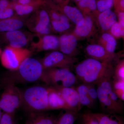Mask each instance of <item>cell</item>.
I'll return each mask as SVG.
<instances>
[{
  "label": "cell",
  "mask_w": 124,
  "mask_h": 124,
  "mask_svg": "<svg viewBox=\"0 0 124 124\" xmlns=\"http://www.w3.org/2000/svg\"><path fill=\"white\" fill-rule=\"evenodd\" d=\"M95 85L93 84H87L89 96L93 103L98 99L97 92L95 88Z\"/></svg>",
  "instance_id": "cell-33"
},
{
  "label": "cell",
  "mask_w": 124,
  "mask_h": 124,
  "mask_svg": "<svg viewBox=\"0 0 124 124\" xmlns=\"http://www.w3.org/2000/svg\"><path fill=\"white\" fill-rule=\"evenodd\" d=\"M3 33L4 39L8 46L16 48H23L28 44L32 34L20 30Z\"/></svg>",
  "instance_id": "cell-14"
},
{
  "label": "cell",
  "mask_w": 124,
  "mask_h": 124,
  "mask_svg": "<svg viewBox=\"0 0 124 124\" xmlns=\"http://www.w3.org/2000/svg\"><path fill=\"white\" fill-rule=\"evenodd\" d=\"M1 53H2V51H1V49L0 48V55L1 54Z\"/></svg>",
  "instance_id": "cell-44"
},
{
  "label": "cell",
  "mask_w": 124,
  "mask_h": 124,
  "mask_svg": "<svg viewBox=\"0 0 124 124\" xmlns=\"http://www.w3.org/2000/svg\"><path fill=\"white\" fill-rule=\"evenodd\" d=\"M44 0V6L48 14L53 32L62 34L65 33L71 28L70 21L49 0Z\"/></svg>",
  "instance_id": "cell-10"
},
{
  "label": "cell",
  "mask_w": 124,
  "mask_h": 124,
  "mask_svg": "<svg viewBox=\"0 0 124 124\" xmlns=\"http://www.w3.org/2000/svg\"><path fill=\"white\" fill-rule=\"evenodd\" d=\"M27 19L16 15L7 19L0 20V32L20 30L25 25Z\"/></svg>",
  "instance_id": "cell-20"
},
{
  "label": "cell",
  "mask_w": 124,
  "mask_h": 124,
  "mask_svg": "<svg viewBox=\"0 0 124 124\" xmlns=\"http://www.w3.org/2000/svg\"><path fill=\"white\" fill-rule=\"evenodd\" d=\"M112 89L114 91L117 90H124V80L115 79L112 83Z\"/></svg>",
  "instance_id": "cell-34"
},
{
  "label": "cell",
  "mask_w": 124,
  "mask_h": 124,
  "mask_svg": "<svg viewBox=\"0 0 124 124\" xmlns=\"http://www.w3.org/2000/svg\"><path fill=\"white\" fill-rule=\"evenodd\" d=\"M78 60L76 57H70L56 50L46 54L40 61L44 69L51 68L70 69Z\"/></svg>",
  "instance_id": "cell-8"
},
{
  "label": "cell",
  "mask_w": 124,
  "mask_h": 124,
  "mask_svg": "<svg viewBox=\"0 0 124 124\" xmlns=\"http://www.w3.org/2000/svg\"><path fill=\"white\" fill-rule=\"evenodd\" d=\"M114 67L113 77L115 79L124 80V60L120 59Z\"/></svg>",
  "instance_id": "cell-29"
},
{
  "label": "cell",
  "mask_w": 124,
  "mask_h": 124,
  "mask_svg": "<svg viewBox=\"0 0 124 124\" xmlns=\"http://www.w3.org/2000/svg\"><path fill=\"white\" fill-rule=\"evenodd\" d=\"M85 17L84 24L80 26H76L72 33L77 38L78 40L91 37L96 31L95 17L91 13L83 14Z\"/></svg>",
  "instance_id": "cell-13"
},
{
  "label": "cell",
  "mask_w": 124,
  "mask_h": 124,
  "mask_svg": "<svg viewBox=\"0 0 124 124\" xmlns=\"http://www.w3.org/2000/svg\"><path fill=\"white\" fill-rule=\"evenodd\" d=\"M48 110L68 109L72 110L60 93L53 86L48 87Z\"/></svg>",
  "instance_id": "cell-19"
},
{
  "label": "cell",
  "mask_w": 124,
  "mask_h": 124,
  "mask_svg": "<svg viewBox=\"0 0 124 124\" xmlns=\"http://www.w3.org/2000/svg\"><path fill=\"white\" fill-rule=\"evenodd\" d=\"M98 44L102 46L108 53H115L117 46L116 39L108 32H104L98 39Z\"/></svg>",
  "instance_id": "cell-23"
},
{
  "label": "cell",
  "mask_w": 124,
  "mask_h": 124,
  "mask_svg": "<svg viewBox=\"0 0 124 124\" xmlns=\"http://www.w3.org/2000/svg\"><path fill=\"white\" fill-rule=\"evenodd\" d=\"M75 69L77 77L84 83L97 85L113 77L114 67L112 63L89 58L77 64Z\"/></svg>",
  "instance_id": "cell-1"
},
{
  "label": "cell",
  "mask_w": 124,
  "mask_h": 124,
  "mask_svg": "<svg viewBox=\"0 0 124 124\" xmlns=\"http://www.w3.org/2000/svg\"><path fill=\"white\" fill-rule=\"evenodd\" d=\"M78 112L62 109L57 117L55 124H74L78 116Z\"/></svg>",
  "instance_id": "cell-25"
},
{
  "label": "cell",
  "mask_w": 124,
  "mask_h": 124,
  "mask_svg": "<svg viewBox=\"0 0 124 124\" xmlns=\"http://www.w3.org/2000/svg\"><path fill=\"white\" fill-rule=\"evenodd\" d=\"M111 79L104 80L97 84L98 99L101 107L106 113L121 114L120 110L114 103L112 99L111 91L112 89Z\"/></svg>",
  "instance_id": "cell-9"
},
{
  "label": "cell",
  "mask_w": 124,
  "mask_h": 124,
  "mask_svg": "<svg viewBox=\"0 0 124 124\" xmlns=\"http://www.w3.org/2000/svg\"><path fill=\"white\" fill-rule=\"evenodd\" d=\"M97 9L99 13L111 9L114 6V0H96Z\"/></svg>",
  "instance_id": "cell-30"
},
{
  "label": "cell",
  "mask_w": 124,
  "mask_h": 124,
  "mask_svg": "<svg viewBox=\"0 0 124 124\" xmlns=\"http://www.w3.org/2000/svg\"><path fill=\"white\" fill-rule=\"evenodd\" d=\"M114 6L116 13L124 11V0H114Z\"/></svg>",
  "instance_id": "cell-36"
},
{
  "label": "cell",
  "mask_w": 124,
  "mask_h": 124,
  "mask_svg": "<svg viewBox=\"0 0 124 124\" xmlns=\"http://www.w3.org/2000/svg\"><path fill=\"white\" fill-rule=\"evenodd\" d=\"M10 0L11 1H16L17 0Z\"/></svg>",
  "instance_id": "cell-45"
},
{
  "label": "cell",
  "mask_w": 124,
  "mask_h": 124,
  "mask_svg": "<svg viewBox=\"0 0 124 124\" xmlns=\"http://www.w3.org/2000/svg\"><path fill=\"white\" fill-rule=\"evenodd\" d=\"M12 1L10 0H0V10L3 9L11 7Z\"/></svg>",
  "instance_id": "cell-38"
},
{
  "label": "cell",
  "mask_w": 124,
  "mask_h": 124,
  "mask_svg": "<svg viewBox=\"0 0 124 124\" xmlns=\"http://www.w3.org/2000/svg\"><path fill=\"white\" fill-rule=\"evenodd\" d=\"M107 32L110 33L116 39L121 38L124 39V27L122 26L118 22H116Z\"/></svg>",
  "instance_id": "cell-28"
},
{
  "label": "cell",
  "mask_w": 124,
  "mask_h": 124,
  "mask_svg": "<svg viewBox=\"0 0 124 124\" xmlns=\"http://www.w3.org/2000/svg\"><path fill=\"white\" fill-rule=\"evenodd\" d=\"M96 24L102 32H107L117 20L116 14L111 9L99 13L95 17Z\"/></svg>",
  "instance_id": "cell-18"
},
{
  "label": "cell",
  "mask_w": 124,
  "mask_h": 124,
  "mask_svg": "<svg viewBox=\"0 0 124 124\" xmlns=\"http://www.w3.org/2000/svg\"><path fill=\"white\" fill-rule=\"evenodd\" d=\"M56 117L40 112H31L25 124H55Z\"/></svg>",
  "instance_id": "cell-21"
},
{
  "label": "cell",
  "mask_w": 124,
  "mask_h": 124,
  "mask_svg": "<svg viewBox=\"0 0 124 124\" xmlns=\"http://www.w3.org/2000/svg\"><path fill=\"white\" fill-rule=\"evenodd\" d=\"M14 1L19 4L24 5L44 4L45 3L44 0H17Z\"/></svg>",
  "instance_id": "cell-35"
},
{
  "label": "cell",
  "mask_w": 124,
  "mask_h": 124,
  "mask_svg": "<svg viewBox=\"0 0 124 124\" xmlns=\"http://www.w3.org/2000/svg\"><path fill=\"white\" fill-rule=\"evenodd\" d=\"M76 4L82 14L91 13L95 17L99 13L97 9L96 0H81Z\"/></svg>",
  "instance_id": "cell-27"
},
{
  "label": "cell",
  "mask_w": 124,
  "mask_h": 124,
  "mask_svg": "<svg viewBox=\"0 0 124 124\" xmlns=\"http://www.w3.org/2000/svg\"><path fill=\"white\" fill-rule=\"evenodd\" d=\"M59 51L66 55L76 57L79 54L77 38L71 33H62L59 36Z\"/></svg>",
  "instance_id": "cell-15"
},
{
  "label": "cell",
  "mask_w": 124,
  "mask_h": 124,
  "mask_svg": "<svg viewBox=\"0 0 124 124\" xmlns=\"http://www.w3.org/2000/svg\"><path fill=\"white\" fill-rule=\"evenodd\" d=\"M22 105L31 112L48 110V87L36 85L22 91Z\"/></svg>",
  "instance_id": "cell-3"
},
{
  "label": "cell",
  "mask_w": 124,
  "mask_h": 124,
  "mask_svg": "<svg viewBox=\"0 0 124 124\" xmlns=\"http://www.w3.org/2000/svg\"><path fill=\"white\" fill-rule=\"evenodd\" d=\"M75 89L79 94L80 103L81 106H85L90 108H92L94 103L89 96L87 84L84 83L80 85Z\"/></svg>",
  "instance_id": "cell-26"
},
{
  "label": "cell",
  "mask_w": 124,
  "mask_h": 124,
  "mask_svg": "<svg viewBox=\"0 0 124 124\" xmlns=\"http://www.w3.org/2000/svg\"><path fill=\"white\" fill-rule=\"evenodd\" d=\"M44 4L21 5L17 4L15 1H12V5L16 15L25 18H27L39 7Z\"/></svg>",
  "instance_id": "cell-22"
},
{
  "label": "cell",
  "mask_w": 124,
  "mask_h": 124,
  "mask_svg": "<svg viewBox=\"0 0 124 124\" xmlns=\"http://www.w3.org/2000/svg\"><path fill=\"white\" fill-rule=\"evenodd\" d=\"M32 53L31 50L24 48L7 46L1 54V62L5 68L14 70L17 69L24 59L31 57Z\"/></svg>",
  "instance_id": "cell-6"
},
{
  "label": "cell",
  "mask_w": 124,
  "mask_h": 124,
  "mask_svg": "<svg viewBox=\"0 0 124 124\" xmlns=\"http://www.w3.org/2000/svg\"><path fill=\"white\" fill-rule=\"evenodd\" d=\"M82 124H99L92 112H86L81 116Z\"/></svg>",
  "instance_id": "cell-31"
},
{
  "label": "cell",
  "mask_w": 124,
  "mask_h": 124,
  "mask_svg": "<svg viewBox=\"0 0 124 124\" xmlns=\"http://www.w3.org/2000/svg\"><path fill=\"white\" fill-rule=\"evenodd\" d=\"M49 0L56 8L64 14L70 21L73 23L76 26H80L84 24V16L78 8L68 4H55L50 0Z\"/></svg>",
  "instance_id": "cell-17"
},
{
  "label": "cell",
  "mask_w": 124,
  "mask_h": 124,
  "mask_svg": "<svg viewBox=\"0 0 124 124\" xmlns=\"http://www.w3.org/2000/svg\"><path fill=\"white\" fill-rule=\"evenodd\" d=\"M0 99V108L12 115L22 105V91L15 85L7 84Z\"/></svg>",
  "instance_id": "cell-7"
},
{
  "label": "cell",
  "mask_w": 124,
  "mask_h": 124,
  "mask_svg": "<svg viewBox=\"0 0 124 124\" xmlns=\"http://www.w3.org/2000/svg\"><path fill=\"white\" fill-rule=\"evenodd\" d=\"M114 91V90H113ZM117 97L119 99L124 101V90H117L114 91Z\"/></svg>",
  "instance_id": "cell-40"
},
{
  "label": "cell",
  "mask_w": 124,
  "mask_h": 124,
  "mask_svg": "<svg viewBox=\"0 0 124 124\" xmlns=\"http://www.w3.org/2000/svg\"><path fill=\"white\" fill-rule=\"evenodd\" d=\"M0 124H13L12 115L8 113H5L1 116Z\"/></svg>",
  "instance_id": "cell-37"
},
{
  "label": "cell",
  "mask_w": 124,
  "mask_h": 124,
  "mask_svg": "<svg viewBox=\"0 0 124 124\" xmlns=\"http://www.w3.org/2000/svg\"><path fill=\"white\" fill-rule=\"evenodd\" d=\"M73 0L74 1V2H75L76 4H77V3L78 2H79L81 0Z\"/></svg>",
  "instance_id": "cell-42"
},
{
  "label": "cell",
  "mask_w": 124,
  "mask_h": 124,
  "mask_svg": "<svg viewBox=\"0 0 124 124\" xmlns=\"http://www.w3.org/2000/svg\"><path fill=\"white\" fill-rule=\"evenodd\" d=\"M16 15L13 5L6 8L0 10V20L7 19Z\"/></svg>",
  "instance_id": "cell-32"
},
{
  "label": "cell",
  "mask_w": 124,
  "mask_h": 124,
  "mask_svg": "<svg viewBox=\"0 0 124 124\" xmlns=\"http://www.w3.org/2000/svg\"><path fill=\"white\" fill-rule=\"evenodd\" d=\"M61 94L67 105L72 111L78 112L82 106L80 101L79 94L73 87H53Z\"/></svg>",
  "instance_id": "cell-16"
},
{
  "label": "cell",
  "mask_w": 124,
  "mask_h": 124,
  "mask_svg": "<svg viewBox=\"0 0 124 124\" xmlns=\"http://www.w3.org/2000/svg\"><path fill=\"white\" fill-rule=\"evenodd\" d=\"M99 124H124L122 117L117 114L92 113Z\"/></svg>",
  "instance_id": "cell-24"
},
{
  "label": "cell",
  "mask_w": 124,
  "mask_h": 124,
  "mask_svg": "<svg viewBox=\"0 0 124 124\" xmlns=\"http://www.w3.org/2000/svg\"><path fill=\"white\" fill-rule=\"evenodd\" d=\"M44 68L40 60L29 57L17 69L9 70L5 78L7 84H29L42 80Z\"/></svg>",
  "instance_id": "cell-2"
},
{
  "label": "cell",
  "mask_w": 124,
  "mask_h": 124,
  "mask_svg": "<svg viewBox=\"0 0 124 124\" xmlns=\"http://www.w3.org/2000/svg\"><path fill=\"white\" fill-rule=\"evenodd\" d=\"M86 54L89 58L104 62L113 63L117 62L120 60L121 54H111L108 53L103 47L99 44H92L86 46Z\"/></svg>",
  "instance_id": "cell-12"
},
{
  "label": "cell",
  "mask_w": 124,
  "mask_h": 124,
  "mask_svg": "<svg viewBox=\"0 0 124 124\" xmlns=\"http://www.w3.org/2000/svg\"><path fill=\"white\" fill-rule=\"evenodd\" d=\"M116 14L118 19V22L122 26L124 27V11H119Z\"/></svg>",
  "instance_id": "cell-39"
},
{
  "label": "cell",
  "mask_w": 124,
  "mask_h": 124,
  "mask_svg": "<svg viewBox=\"0 0 124 124\" xmlns=\"http://www.w3.org/2000/svg\"><path fill=\"white\" fill-rule=\"evenodd\" d=\"M54 3L62 4H68L70 0H50Z\"/></svg>",
  "instance_id": "cell-41"
},
{
  "label": "cell",
  "mask_w": 124,
  "mask_h": 124,
  "mask_svg": "<svg viewBox=\"0 0 124 124\" xmlns=\"http://www.w3.org/2000/svg\"><path fill=\"white\" fill-rule=\"evenodd\" d=\"M30 42L31 50L36 52L59 51V36L52 35H38L32 33Z\"/></svg>",
  "instance_id": "cell-11"
},
{
  "label": "cell",
  "mask_w": 124,
  "mask_h": 124,
  "mask_svg": "<svg viewBox=\"0 0 124 124\" xmlns=\"http://www.w3.org/2000/svg\"><path fill=\"white\" fill-rule=\"evenodd\" d=\"M41 81L53 87H71L76 84L77 78L70 69L51 68L44 70Z\"/></svg>",
  "instance_id": "cell-4"
},
{
  "label": "cell",
  "mask_w": 124,
  "mask_h": 124,
  "mask_svg": "<svg viewBox=\"0 0 124 124\" xmlns=\"http://www.w3.org/2000/svg\"><path fill=\"white\" fill-rule=\"evenodd\" d=\"M1 116H1V108H0V120L1 119Z\"/></svg>",
  "instance_id": "cell-43"
},
{
  "label": "cell",
  "mask_w": 124,
  "mask_h": 124,
  "mask_svg": "<svg viewBox=\"0 0 124 124\" xmlns=\"http://www.w3.org/2000/svg\"><path fill=\"white\" fill-rule=\"evenodd\" d=\"M44 4L39 7L26 20L25 26L34 34L47 35L53 32L48 14Z\"/></svg>",
  "instance_id": "cell-5"
}]
</instances>
